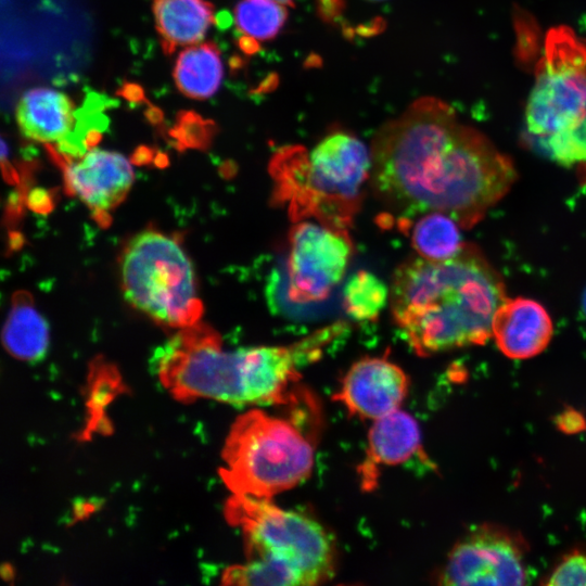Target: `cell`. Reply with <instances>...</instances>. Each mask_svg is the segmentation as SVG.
Instances as JSON below:
<instances>
[{"instance_id":"19","label":"cell","mask_w":586,"mask_h":586,"mask_svg":"<svg viewBox=\"0 0 586 586\" xmlns=\"http://www.w3.org/2000/svg\"><path fill=\"white\" fill-rule=\"evenodd\" d=\"M459 226L444 213L420 215L408 228L417 255L429 260H445L456 256L466 244L461 240Z\"/></svg>"},{"instance_id":"4","label":"cell","mask_w":586,"mask_h":586,"mask_svg":"<svg viewBox=\"0 0 586 586\" xmlns=\"http://www.w3.org/2000/svg\"><path fill=\"white\" fill-rule=\"evenodd\" d=\"M271 168L277 200L295 221L313 218L347 230L371 177L372 157L358 138L337 131L309 152L285 149Z\"/></svg>"},{"instance_id":"5","label":"cell","mask_w":586,"mask_h":586,"mask_svg":"<svg viewBox=\"0 0 586 586\" xmlns=\"http://www.w3.org/2000/svg\"><path fill=\"white\" fill-rule=\"evenodd\" d=\"M222 461L220 476L232 494L272 499L310 475L315 450L294 423L255 408L233 422Z\"/></svg>"},{"instance_id":"17","label":"cell","mask_w":586,"mask_h":586,"mask_svg":"<svg viewBox=\"0 0 586 586\" xmlns=\"http://www.w3.org/2000/svg\"><path fill=\"white\" fill-rule=\"evenodd\" d=\"M153 11L167 54L201 41L214 20L213 5L205 0H156Z\"/></svg>"},{"instance_id":"27","label":"cell","mask_w":586,"mask_h":586,"mask_svg":"<svg viewBox=\"0 0 586 586\" xmlns=\"http://www.w3.org/2000/svg\"><path fill=\"white\" fill-rule=\"evenodd\" d=\"M122 94L129 100H140L143 98V92L137 85H126L122 89Z\"/></svg>"},{"instance_id":"14","label":"cell","mask_w":586,"mask_h":586,"mask_svg":"<svg viewBox=\"0 0 586 586\" xmlns=\"http://www.w3.org/2000/svg\"><path fill=\"white\" fill-rule=\"evenodd\" d=\"M552 332V321L545 307L525 297H507L492 324L498 348L512 359H527L540 354L549 344Z\"/></svg>"},{"instance_id":"29","label":"cell","mask_w":586,"mask_h":586,"mask_svg":"<svg viewBox=\"0 0 586 586\" xmlns=\"http://www.w3.org/2000/svg\"><path fill=\"white\" fill-rule=\"evenodd\" d=\"M582 302H583V309H584V313L586 314V290H585V292H584V294H583V301H582Z\"/></svg>"},{"instance_id":"28","label":"cell","mask_w":586,"mask_h":586,"mask_svg":"<svg viewBox=\"0 0 586 586\" xmlns=\"http://www.w3.org/2000/svg\"><path fill=\"white\" fill-rule=\"evenodd\" d=\"M278 3H281L282 5L286 7V5H293L294 3V0H273Z\"/></svg>"},{"instance_id":"22","label":"cell","mask_w":586,"mask_h":586,"mask_svg":"<svg viewBox=\"0 0 586 586\" xmlns=\"http://www.w3.org/2000/svg\"><path fill=\"white\" fill-rule=\"evenodd\" d=\"M226 585L243 586H305L301 575L292 569L266 560H250L227 568L221 576Z\"/></svg>"},{"instance_id":"9","label":"cell","mask_w":586,"mask_h":586,"mask_svg":"<svg viewBox=\"0 0 586 586\" xmlns=\"http://www.w3.org/2000/svg\"><path fill=\"white\" fill-rule=\"evenodd\" d=\"M528 544L504 525L472 527L449 551L436 575L441 585H524L528 582Z\"/></svg>"},{"instance_id":"3","label":"cell","mask_w":586,"mask_h":586,"mask_svg":"<svg viewBox=\"0 0 586 586\" xmlns=\"http://www.w3.org/2000/svg\"><path fill=\"white\" fill-rule=\"evenodd\" d=\"M390 290L393 320L422 357L484 344L507 298L501 277L471 244L445 260L417 255L404 262Z\"/></svg>"},{"instance_id":"12","label":"cell","mask_w":586,"mask_h":586,"mask_svg":"<svg viewBox=\"0 0 586 586\" xmlns=\"http://www.w3.org/2000/svg\"><path fill=\"white\" fill-rule=\"evenodd\" d=\"M64 178L72 194L93 212L103 214L124 201L135 174L124 155L92 148L77 161L66 163Z\"/></svg>"},{"instance_id":"16","label":"cell","mask_w":586,"mask_h":586,"mask_svg":"<svg viewBox=\"0 0 586 586\" xmlns=\"http://www.w3.org/2000/svg\"><path fill=\"white\" fill-rule=\"evenodd\" d=\"M49 342V324L33 297L27 292H16L2 329L3 346L13 357L34 362L44 357Z\"/></svg>"},{"instance_id":"6","label":"cell","mask_w":586,"mask_h":586,"mask_svg":"<svg viewBox=\"0 0 586 586\" xmlns=\"http://www.w3.org/2000/svg\"><path fill=\"white\" fill-rule=\"evenodd\" d=\"M226 518L238 527L250 560H267L298 573L305 586L333 577L336 545L330 532L316 520L285 510L272 499L232 494Z\"/></svg>"},{"instance_id":"15","label":"cell","mask_w":586,"mask_h":586,"mask_svg":"<svg viewBox=\"0 0 586 586\" xmlns=\"http://www.w3.org/2000/svg\"><path fill=\"white\" fill-rule=\"evenodd\" d=\"M75 118L72 100L65 93L47 87L25 92L16 107L22 133L40 143H56L59 152L73 139Z\"/></svg>"},{"instance_id":"21","label":"cell","mask_w":586,"mask_h":586,"mask_svg":"<svg viewBox=\"0 0 586 586\" xmlns=\"http://www.w3.org/2000/svg\"><path fill=\"white\" fill-rule=\"evenodd\" d=\"M390 294L391 290L378 276L359 270L344 286L343 308L356 321H372L386 306Z\"/></svg>"},{"instance_id":"11","label":"cell","mask_w":586,"mask_h":586,"mask_svg":"<svg viewBox=\"0 0 586 586\" xmlns=\"http://www.w3.org/2000/svg\"><path fill=\"white\" fill-rule=\"evenodd\" d=\"M409 379L396 364L382 357L354 362L333 399L358 418L377 420L397 409L408 395Z\"/></svg>"},{"instance_id":"24","label":"cell","mask_w":586,"mask_h":586,"mask_svg":"<svg viewBox=\"0 0 586 586\" xmlns=\"http://www.w3.org/2000/svg\"><path fill=\"white\" fill-rule=\"evenodd\" d=\"M546 586H586V550L564 553L542 581Z\"/></svg>"},{"instance_id":"26","label":"cell","mask_w":586,"mask_h":586,"mask_svg":"<svg viewBox=\"0 0 586 586\" xmlns=\"http://www.w3.org/2000/svg\"><path fill=\"white\" fill-rule=\"evenodd\" d=\"M322 15L326 18L333 20L337 16L341 9L340 0H318Z\"/></svg>"},{"instance_id":"18","label":"cell","mask_w":586,"mask_h":586,"mask_svg":"<svg viewBox=\"0 0 586 586\" xmlns=\"http://www.w3.org/2000/svg\"><path fill=\"white\" fill-rule=\"evenodd\" d=\"M222 75L220 53L213 42L192 46L181 51L174 69L178 89L196 100L212 97L219 88Z\"/></svg>"},{"instance_id":"23","label":"cell","mask_w":586,"mask_h":586,"mask_svg":"<svg viewBox=\"0 0 586 586\" xmlns=\"http://www.w3.org/2000/svg\"><path fill=\"white\" fill-rule=\"evenodd\" d=\"M537 139L548 155L563 166L586 162V119L573 129Z\"/></svg>"},{"instance_id":"2","label":"cell","mask_w":586,"mask_h":586,"mask_svg":"<svg viewBox=\"0 0 586 586\" xmlns=\"http://www.w3.org/2000/svg\"><path fill=\"white\" fill-rule=\"evenodd\" d=\"M334 340L326 327L291 345L229 351L213 328L199 321L158 347L151 364L162 385L180 400L288 405L298 397L300 369Z\"/></svg>"},{"instance_id":"25","label":"cell","mask_w":586,"mask_h":586,"mask_svg":"<svg viewBox=\"0 0 586 586\" xmlns=\"http://www.w3.org/2000/svg\"><path fill=\"white\" fill-rule=\"evenodd\" d=\"M556 425L564 433L575 434L586 430V419L579 411L566 408L556 417Z\"/></svg>"},{"instance_id":"30","label":"cell","mask_w":586,"mask_h":586,"mask_svg":"<svg viewBox=\"0 0 586 586\" xmlns=\"http://www.w3.org/2000/svg\"><path fill=\"white\" fill-rule=\"evenodd\" d=\"M582 178L586 181V162L583 165Z\"/></svg>"},{"instance_id":"31","label":"cell","mask_w":586,"mask_h":586,"mask_svg":"<svg viewBox=\"0 0 586 586\" xmlns=\"http://www.w3.org/2000/svg\"><path fill=\"white\" fill-rule=\"evenodd\" d=\"M373 1V0H372ZM374 1H378V0H374Z\"/></svg>"},{"instance_id":"13","label":"cell","mask_w":586,"mask_h":586,"mask_svg":"<svg viewBox=\"0 0 586 586\" xmlns=\"http://www.w3.org/2000/svg\"><path fill=\"white\" fill-rule=\"evenodd\" d=\"M417 420L400 408L373 421L364 460L357 468L364 491L375 488L381 470L408 461L421 451Z\"/></svg>"},{"instance_id":"10","label":"cell","mask_w":586,"mask_h":586,"mask_svg":"<svg viewBox=\"0 0 586 586\" xmlns=\"http://www.w3.org/2000/svg\"><path fill=\"white\" fill-rule=\"evenodd\" d=\"M353 249L347 230L297 220L289 233V298L298 304L326 300L342 281Z\"/></svg>"},{"instance_id":"8","label":"cell","mask_w":586,"mask_h":586,"mask_svg":"<svg viewBox=\"0 0 586 586\" xmlns=\"http://www.w3.org/2000/svg\"><path fill=\"white\" fill-rule=\"evenodd\" d=\"M585 119L586 40L566 26H557L545 39L525 109L526 128L542 138L573 129Z\"/></svg>"},{"instance_id":"7","label":"cell","mask_w":586,"mask_h":586,"mask_svg":"<svg viewBox=\"0 0 586 586\" xmlns=\"http://www.w3.org/2000/svg\"><path fill=\"white\" fill-rule=\"evenodd\" d=\"M127 302L158 324L182 329L200 321L195 272L179 242L156 230L136 234L120 262Z\"/></svg>"},{"instance_id":"20","label":"cell","mask_w":586,"mask_h":586,"mask_svg":"<svg viewBox=\"0 0 586 586\" xmlns=\"http://www.w3.org/2000/svg\"><path fill=\"white\" fill-rule=\"evenodd\" d=\"M235 24L244 35L241 48L253 52L256 41L275 38L286 20L284 5L273 0H240L234 10Z\"/></svg>"},{"instance_id":"1","label":"cell","mask_w":586,"mask_h":586,"mask_svg":"<svg viewBox=\"0 0 586 586\" xmlns=\"http://www.w3.org/2000/svg\"><path fill=\"white\" fill-rule=\"evenodd\" d=\"M371 157L374 192L403 230L412 217L432 212L471 228L517 179L512 161L485 135L429 97L382 127Z\"/></svg>"}]
</instances>
